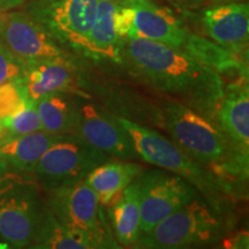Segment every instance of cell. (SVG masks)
<instances>
[{"label":"cell","mask_w":249,"mask_h":249,"mask_svg":"<svg viewBox=\"0 0 249 249\" xmlns=\"http://www.w3.org/2000/svg\"><path fill=\"white\" fill-rule=\"evenodd\" d=\"M28 99L21 80L8 81L0 85V120L14 116L22 110Z\"/></svg>","instance_id":"24"},{"label":"cell","mask_w":249,"mask_h":249,"mask_svg":"<svg viewBox=\"0 0 249 249\" xmlns=\"http://www.w3.org/2000/svg\"><path fill=\"white\" fill-rule=\"evenodd\" d=\"M222 230L217 208L196 194L150 231L142 233L135 247L176 249L207 245L219 238Z\"/></svg>","instance_id":"3"},{"label":"cell","mask_w":249,"mask_h":249,"mask_svg":"<svg viewBox=\"0 0 249 249\" xmlns=\"http://www.w3.org/2000/svg\"><path fill=\"white\" fill-rule=\"evenodd\" d=\"M0 42L27 65L68 57L35 18L21 12H2Z\"/></svg>","instance_id":"10"},{"label":"cell","mask_w":249,"mask_h":249,"mask_svg":"<svg viewBox=\"0 0 249 249\" xmlns=\"http://www.w3.org/2000/svg\"><path fill=\"white\" fill-rule=\"evenodd\" d=\"M35 180L12 172L0 188V245L30 248L44 218L46 201Z\"/></svg>","instance_id":"5"},{"label":"cell","mask_w":249,"mask_h":249,"mask_svg":"<svg viewBox=\"0 0 249 249\" xmlns=\"http://www.w3.org/2000/svg\"><path fill=\"white\" fill-rule=\"evenodd\" d=\"M178 7L185 8H198L203 5H219L226 4V2L245 1V0H169Z\"/></svg>","instance_id":"27"},{"label":"cell","mask_w":249,"mask_h":249,"mask_svg":"<svg viewBox=\"0 0 249 249\" xmlns=\"http://www.w3.org/2000/svg\"><path fill=\"white\" fill-rule=\"evenodd\" d=\"M204 34L217 44L238 52H247L249 6L247 2H226L204 9L201 18Z\"/></svg>","instance_id":"16"},{"label":"cell","mask_w":249,"mask_h":249,"mask_svg":"<svg viewBox=\"0 0 249 249\" xmlns=\"http://www.w3.org/2000/svg\"><path fill=\"white\" fill-rule=\"evenodd\" d=\"M163 114L165 128L173 142L198 164L213 167L244 157L234 150L213 121L183 103L167 101Z\"/></svg>","instance_id":"4"},{"label":"cell","mask_w":249,"mask_h":249,"mask_svg":"<svg viewBox=\"0 0 249 249\" xmlns=\"http://www.w3.org/2000/svg\"><path fill=\"white\" fill-rule=\"evenodd\" d=\"M224 248L247 249L249 247V235L247 231H239L224 239Z\"/></svg>","instance_id":"26"},{"label":"cell","mask_w":249,"mask_h":249,"mask_svg":"<svg viewBox=\"0 0 249 249\" xmlns=\"http://www.w3.org/2000/svg\"><path fill=\"white\" fill-rule=\"evenodd\" d=\"M98 0H38L29 15L57 42L86 49Z\"/></svg>","instance_id":"8"},{"label":"cell","mask_w":249,"mask_h":249,"mask_svg":"<svg viewBox=\"0 0 249 249\" xmlns=\"http://www.w3.org/2000/svg\"><path fill=\"white\" fill-rule=\"evenodd\" d=\"M0 121L7 128L12 138L43 130L35 102L31 99H28L24 107L17 114Z\"/></svg>","instance_id":"23"},{"label":"cell","mask_w":249,"mask_h":249,"mask_svg":"<svg viewBox=\"0 0 249 249\" xmlns=\"http://www.w3.org/2000/svg\"><path fill=\"white\" fill-rule=\"evenodd\" d=\"M21 82L28 98L34 102L51 92L87 97V93L81 88L79 70L71 62L70 55L27 65Z\"/></svg>","instance_id":"13"},{"label":"cell","mask_w":249,"mask_h":249,"mask_svg":"<svg viewBox=\"0 0 249 249\" xmlns=\"http://www.w3.org/2000/svg\"><path fill=\"white\" fill-rule=\"evenodd\" d=\"M117 8L114 0H98L96 18L90 30L85 51L88 53L120 61L121 38L114 30L113 15Z\"/></svg>","instance_id":"21"},{"label":"cell","mask_w":249,"mask_h":249,"mask_svg":"<svg viewBox=\"0 0 249 249\" xmlns=\"http://www.w3.org/2000/svg\"><path fill=\"white\" fill-rule=\"evenodd\" d=\"M119 55L134 76L160 91L182 98L187 107L213 121L223 93L222 81L213 71L181 49L145 38L123 39Z\"/></svg>","instance_id":"1"},{"label":"cell","mask_w":249,"mask_h":249,"mask_svg":"<svg viewBox=\"0 0 249 249\" xmlns=\"http://www.w3.org/2000/svg\"><path fill=\"white\" fill-rule=\"evenodd\" d=\"M181 50L213 71L223 86L248 85L247 52L227 49L195 34L187 35Z\"/></svg>","instance_id":"14"},{"label":"cell","mask_w":249,"mask_h":249,"mask_svg":"<svg viewBox=\"0 0 249 249\" xmlns=\"http://www.w3.org/2000/svg\"><path fill=\"white\" fill-rule=\"evenodd\" d=\"M213 123L239 155L249 152L248 85L223 86V93L214 107Z\"/></svg>","instance_id":"15"},{"label":"cell","mask_w":249,"mask_h":249,"mask_svg":"<svg viewBox=\"0 0 249 249\" xmlns=\"http://www.w3.org/2000/svg\"><path fill=\"white\" fill-rule=\"evenodd\" d=\"M134 9L133 27L127 38H145L181 49L188 35L182 21L165 6L151 0H120Z\"/></svg>","instance_id":"12"},{"label":"cell","mask_w":249,"mask_h":249,"mask_svg":"<svg viewBox=\"0 0 249 249\" xmlns=\"http://www.w3.org/2000/svg\"><path fill=\"white\" fill-rule=\"evenodd\" d=\"M9 139H12L11 134L7 130V128L1 124L0 121V145H2L6 141H8Z\"/></svg>","instance_id":"28"},{"label":"cell","mask_w":249,"mask_h":249,"mask_svg":"<svg viewBox=\"0 0 249 249\" xmlns=\"http://www.w3.org/2000/svg\"><path fill=\"white\" fill-rule=\"evenodd\" d=\"M111 160L77 134H68L52 144L40 157L33 177L42 191H57L83 181L99 164Z\"/></svg>","instance_id":"6"},{"label":"cell","mask_w":249,"mask_h":249,"mask_svg":"<svg viewBox=\"0 0 249 249\" xmlns=\"http://www.w3.org/2000/svg\"><path fill=\"white\" fill-rule=\"evenodd\" d=\"M118 121L132 139L139 157L187 180L204 196L205 200L216 207L223 188L205 166L195 161L179 145L171 142L157 130L124 118H118Z\"/></svg>","instance_id":"2"},{"label":"cell","mask_w":249,"mask_h":249,"mask_svg":"<svg viewBox=\"0 0 249 249\" xmlns=\"http://www.w3.org/2000/svg\"><path fill=\"white\" fill-rule=\"evenodd\" d=\"M26 68V62L18 58L0 42V85L8 81L22 80Z\"/></svg>","instance_id":"25"},{"label":"cell","mask_w":249,"mask_h":249,"mask_svg":"<svg viewBox=\"0 0 249 249\" xmlns=\"http://www.w3.org/2000/svg\"><path fill=\"white\" fill-rule=\"evenodd\" d=\"M46 204L62 225L89 240L93 248H120L107 231L97 194L85 180L48 193Z\"/></svg>","instance_id":"7"},{"label":"cell","mask_w":249,"mask_h":249,"mask_svg":"<svg viewBox=\"0 0 249 249\" xmlns=\"http://www.w3.org/2000/svg\"><path fill=\"white\" fill-rule=\"evenodd\" d=\"M64 136L52 135L44 130L14 136L0 145V163L9 172L21 176L33 174L44 152Z\"/></svg>","instance_id":"17"},{"label":"cell","mask_w":249,"mask_h":249,"mask_svg":"<svg viewBox=\"0 0 249 249\" xmlns=\"http://www.w3.org/2000/svg\"><path fill=\"white\" fill-rule=\"evenodd\" d=\"M142 172V165L133 161H116L111 158L96 166L85 181L97 194L99 204L107 207Z\"/></svg>","instance_id":"19"},{"label":"cell","mask_w":249,"mask_h":249,"mask_svg":"<svg viewBox=\"0 0 249 249\" xmlns=\"http://www.w3.org/2000/svg\"><path fill=\"white\" fill-rule=\"evenodd\" d=\"M76 134L111 157L123 160H134L139 157L132 139L118 118L91 103L77 107Z\"/></svg>","instance_id":"11"},{"label":"cell","mask_w":249,"mask_h":249,"mask_svg":"<svg viewBox=\"0 0 249 249\" xmlns=\"http://www.w3.org/2000/svg\"><path fill=\"white\" fill-rule=\"evenodd\" d=\"M1 18H2V12L0 11V24H1Z\"/></svg>","instance_id":"30"},{"label":"cell","mask_w":249,"mask_h":249,"mask_svg":"<svg viewBox=\"0 0 249 249\" xmlns=\"http://www.w3.org/2000/svg\"><path fill=\"white\" fill-rule=\"evenodd\" d=\"M48 205V204H46ZM30 248L36 249H92L93 246L82 235L65 227L46 208L44 218Z\"/></svg>","instance_id":"22"},{"label":"cell","mask_w":249,"mask_h":249,"mask_svg":"<svg viewBox=\"0 0 249 249\" xmlns=\"http://www.w3.org/2000/svg\"><path fill=\"white\" fill-rule=\"evenodd\" d=\"M107 207L117 241L124 247H134L141 235L140 188L136 179Z\"/></svg>","instance_id":"18"},{"label":"cell","mask_w":249,"mask_h":249,"mask_svg":"<svg viewBox=\"0 0 249 249\" xmlns=\"http://www.w3.org/2000/svg\"><path fill=\"white\" fill-rule=\"evenodd\" d=\"M140 188L141 234L198 194L197 189L177 174L149 170L136 178Z\"/></svg>","instance_id":"9"},{"label":"cell","mask_w":249,"mask_h":249,"mask_svg":"<svg viewBox=\"0 0 249 249\" xmlns=\"http://www.w3.org/2000/svg\"><path fill=\"white\" fill-rule=\"evenodd\" d=\"M12 172H9V171L4 166V165L0 163V188H1V186L4 185V182L6 181V179L8 178V176Z\"/></svg>","instance_id":"29"},{"label":"cell","mask_w":249,"mask_h":249,"mask_svg":"<svg viewBox=\"0 0 249 249\" xmlns=\"http://www.w3.org/2000/svg\"><path fill=\"white\" fill-rule=\"evenodd\" d=\"M44 132L52 135L76 134L77 105L71 95L64 92L46 93L35 101Z\"/></svg>","instance_id":"20"}]
</instances>
